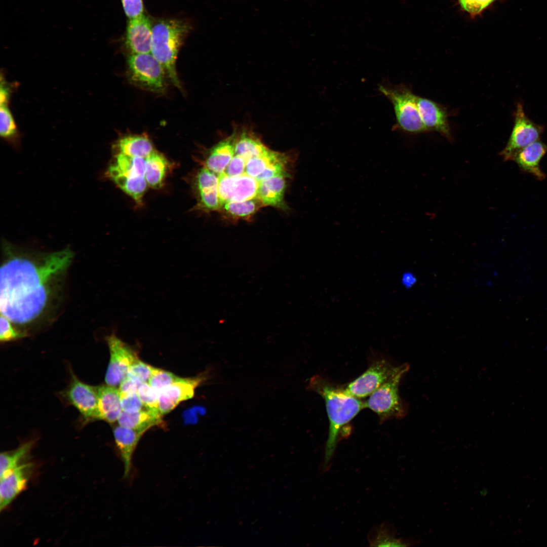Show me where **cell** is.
I'll return each mask as SVG.
<instances>
[{
  "mask_svg": "<svg viewBox=\"0 0 547 547\" xmlns=\"http://www.w3.org/2000/svg\"><path fill=\"white\" fill-rule=\"evenodd\" d=\"M2 247L1 314L15 327L28 329L45 320L60 301L73 252L68 247L50 253L31 252L6 241Z\"/></svg>",
  "mask_w": 547,
  "mask_h": 547,
  "instance_id": "6da1fadb",
  "label": "cell"
},
{
  "mask_svg": "<svg viewBox=\"0 0 547 547\" xmlns=\"http://www.w3.org/2000/svg\"><path fill=\"white\" fill-rule=\"evenodd\" d=\"M308 388L324 399L329 418V434L324 462L325 468L334 454L341 428L365 408V404L360 399L347 393L344 388L333 384L320 375L310 378Z\"/></svg>",
  "mask_w": 547,
  "mask_h": 547,
  "instance_id": "7a4b0ae2",
  "label": "cell"
},
{
  "mask_svg": "<svg viewBox=\"0 0 547 547\" xmlns=\"http://www.w3.org/2000/svg\"><path fill=\"white\" fill-rule=\"evenodd\" d=\"M191 28L188 22L178 19H162L152 27L150 53L177 87L180 85L176 70V59L179 50Z\"/></svg>",
  "mask_w": 547,
  "mask_h": 547,
  "instance_id": "3957f363",
  "label": "cell"
},
{
  "mask_svg": "<svg viewBox=\"0 0 547 547\" xmlns=\"http://www.w3.org/2000/svg\"><path fill=\"white\" fill-rule=\"evenodd\" d=\"M378 90L392 103L396 116L394 128L409 134L426 132L419 112L417 96L405 85L382 83Z\"/></svg>",
  "mask_w": 547,
  "mask_h": 547,
  "instance_id": "277c9868",
  "label": "cell"
},
{
  "mask_svg": "<svg viewBox=\"0 0 547 547\" xmlns=\"http://www.w3.org/2000/svg\"><path fill=\"white\" fill-rule=\"evenodd\" d=\"M408 364L396 366L388 379L369 396L365 402L368 408L376 413L381 421L405 416L407 408L401 398L399 386L401 378L408 371Z\"/></svg>",
  "mask_w": 547,
  "mask_h": 547,
  "instance_id": "5b68a950",
  "label": "cell"
},
{
  "mask_svg": "<svg viewBox=\"0 0 547 547\" xmlns=\"http://www.w3.org/2000/svg\"><path fill=\"white\" fill-rule=\"evenodd\" d=\"M127 62L130 78L135 84L154 92L164 89L165 70L151 53L130 54Z\"/></svg>",
  "mask_w": 547,
  "mask_h": 547,
  "instance_id": "8992f818",
  "label": "cell"
},
{
  "mask_svg": "<svg viewBox=\"0 0 547 547\" xmlns=\"http://www.w3.org/2000/svg\"><path fill=\"white\" fill-rule=\"evenodd\" d=\"M544 130L543 126L534 123L526 115L523 104L518 102L511 134L505 146L499 153L503 161H510L516 151L539 140Z\"/></svg>",
  "mask_w": 547,
  "mask_h": 547,
  "instance_id": "52a82bcc",
  "label": "cell"
},
{
  "mask_svg": "<svg viewBox=\"0 0 547 547\" xmlns=\"http://www.w3.org/2000/svg\"><path fill=\"white\" fill-rule=\"evenodd\" d=\"M110 353L105 380L107 385L116 386L127 377L131 365L139 358L130 345L112 333L106 338Z\"/></svg>",
  "mask_w": 547,
  "mask_h": 547,
  "instance_id": "ba28073f",
  "label": "cell"
},
{
  "mask_svg": "<svg viewBox=\"0 0 547 547\" xmlns=\"http://www.w3.org/2000/svg\"><path fill=\"white\" fill-rule=\"evenodd\" d=\"M69 385L62 396L80 413L85 422L99 419L97 386L84 383L71 373Z\"/></svg>",
  "mask_w": 547,
  "mask_h": 547,
  "instance_id": "9c48e42d",
  "label": "cell"
},
{
  "mask_svg": "<svg viewBox=\"0 0 547 547\" xmlns=\"http://www.w3.org/2000/svg\"><path fill=\"white\" fill-rule=\"evenodd\" d=\"M396 368L384 359L375 361L344 389L347 393L359 399L369 396L388 379Z\"/></svg>",
  "mask_w": 547,
  "mask_h": 547,
  "instance_id": "30bf717a",
  "label": "cell"
},
{
  "mask_svg": "<svg viewBox=\"0 0 547 547\" xmlns=\"http://www.w3.org/2000/svg\"><path fill=\"white\" fill-rule=\"evenodd\" d=\"M218 191L221 206L229 202H241L257 198L259 182L246 174L229 177L218 175Z\"/></svg>",
  "mask_w": 547,
  "mask_h": 547,
  "instance_id": "8fae6325",
  "label": "cell"
},
{
  "mask_svg": "<svg viewBox=\"0 0 547 547\" xmlns=\"http://www.w3.org/2000/svg\"><path fill=\"white\" fill-rule=\"evenodd\" d=\"M207 372L198 376L184 378L159 393V409L163 415L173 410L180 403L192 398L196 388L208 379Z\"/></svg>",
  "mask_w": 547,
  "mask_h": 547,
  "instance_id": "7c38bea8",
  "label": "cell"
},
{
  "mask_svg": "<svg viewBox=\"0 0 547 547\" xmlns=\"http://www.w3.org/2000/svg\"><path fill=\"white\" fill-rule=\"evenodd\" d=\"M417 102L420 118L426 132H437L451 141L452 137L448 120V113L446 109L435 101L418 95Z\"/></svg>",
  "mask_w": 547,
  "mask_h": 547,
  "instance_id": "4fadbf2b",
  "label": "cell"
},
{
  "mask_svg": "<svg viewBox=\"0 0 547 547\" xmlns=\"http://www.w3.org/2000/svg\"><path fill=\"white\" fill-rule=\"evenodd\" d=\"M129 19L125 40L127 49L131 54L150 53L152 27L151 21L144 14Z\"/></svg>",
  "mask_w": 547,
  "mask_h": 547,
  "instance_id": "5bb4252c",
  "label": "cell"
},
{
  "mask_svg": "<svg viewBox=\"0 0 547 547\" xmlns=\"http://www.w3.org/2000/svg\"><path fill=\"white\" fill-rule=\"evenodd\" d=\"M33 464L22 463L1 478L0 508L5 509L26 486Z\"/></svg>",
  "mask_w": 547,
  "mask_h": 547,
  "instance_id": "9a60e30c",
  "label": "cell"
},
{
  "mask_svg": "<svg viewBox=\"0 0 547 547\" xmlns=\"http://www.w3.org/2000/svg\"><path fill=\"white\" fill-rule=\"evenodd\" d=\"M546 152L547 145L539 140L516 151L510 161L515 162L522 172L543 180L546 174L541 169L540 163Z\"/></svg>",
  "mask_w": 547,
  "mask_h": 547,
  "instance_id": "2e32d148",
  "label": "cell"
},
{
  "mask_svg": "<svg viewBox=\"0 0 547 547\" xmlns=\"http://www.w3.org/2000/svg\"><path fill=\"white\" fill-rule=\"evenodd\" d=\"M144 433V432L119 424L113 429L115 443L124 463L125 477L129 475L133 454L139 440Z\"/></svg>",
  "mask_w": 547,
  "mask_h": 547,
  "instance_id": "e0dca14e",
  "label": "cell"
},
{
  "mask_svg": "<svg viewBox=\"0 0 547 547\" xmlns=\"http://www.w3.org/2000/svg\"><path fill=\"white\" fill-rule=\"evenodd\" d=\"M231 135L235 154L242 157L246 161L260 155L268 149L260 139L248 129L236 127Z\"/></svg>",
  "mask_w": 547,
  "mask_h": 547,
  "instance_id": "ac0fdd59",
  "label": "cell"
},
{
  "mask_svg": "<svg viewBox=\"0 0 547 547\" xmlns=\"http://www.w3.org/2000/svg\"><path fill=\"white\" fill-rule=\"evenodd\" d=\"M99 419L113 423L122 412L119 389L111 385L97 386Z\"/></svg>",
  "mask_w": 547,
  "mask_h": 547,
  "instance_id": "d6986e66",
  "label": "cell"
},
{
  "mask_svg": "<svg viewBox=\"0 0 547 547\" xmlns=\"http://www.w3.org/2000/svg\"><path fill=\"white\" fill-rule=\"evenodd\" d=\"M162 415L159 410L145 409L135 413L122 412L119 424L145 433L151 427L161 424Z\"/></svg>",
  "mask_w": 547,
  "mask_h": 547,
  "instance_id": "ffe728a7",
  "label": "cell"
},
{
  "mask_svg": "<svg viewBox=\"0 0 547 547\" xmlns=\"http://www.w3.org/2000/svg\"><path fill=\"white\" fill-rule=\"evenodd\" d=\"M234 155L233 140L230 135L212 148L206 161V167L219 175L224 172Z\"/></svg>",
  "mask_w": 547,
  "mask_h": 547,
  "instance_id": "44dd1931",
  "label": "cell"
},
{
  "mask_svg": "<svg viewBox=\"0 0 547 547\" xmlns=\"http://www.w3.org/2000/svg\"><path fill=\"white\" fill-rule=\"evenodd\" d=\"M108 174L116 185L140 204L145 193L147 182L145 177H134L120 172L114 164L109 166Z\"/></svg>",
  "mask_w": 547,
  "mask_h": 547,
  "instance_id": "7402d4cb",
  "label": "cell"
},
{
  "mask_svg": "<svg viewBox=\"0 0 547 547\" xmlns=\"http://www.w3.org/2000/svg\"><path fill=\"white\" fill-rule=\"evenodd\" d=\"M285 176H279L259 182L257 198L263 205L283 207L286 187Z\"/></svg>",
  "mask_w": 547,
  "mask_h": 547,
  "instance_id": "603a6c76",
  "label": "cell"
},
{
  "mask_svg": "<svg viewBox=\"0 0 547 547\" xmlns=\"http://www.w3.org/2000/svg\"><path fill=\"white\" fill-rule=\"evenodd\" d=\"M145 178L152 188H161L164 182L169 163L166 158L155 150L146 159Z\"/></svg>",
  "mask_w": 547,
  "mask_h": 547,
  "instance_id": "cb8c5ba5",
  "label": "cell"
},
{
  "mask_svg": "<svg viewBox=\"0 0 547 547\" xmlns=\"http://www.w3.org/2000/svg\"><path fill=\"white\" fill-rule=\"evenodd\" d=\"M119 153L146 159L154 150L149 139L139 135L128 136L121 138L118 143Z\"/></svg>",
  "mask_w": 547,
  "mask_h": 547,
  "instance_id": "d4e9b609",
  "label": "cell"
},
{
  "mask_svg": "<svg viewBox=\"0 0 547 547\" xmlns=\"http://www.w3.org/2000/svg\"><path fill=\"white\" fill-rule=\"evenodd\" d=\"M287 159L284 153L268 149L263 154L246 161L244 173L256 179L269 165Z\"/></svg>",
  "mask_w": 547,
  "mask_h": 547,
  "instance_id": "484cf974",
  "label": "cell"
},
{
  "mask_svg": "<svg viewBox=\"0 0 547 547\" xmlns=\"http://www.w3.org/2000/svg\"><path fill=\"white\" fill-rule=\"evenodd\" d=\"M34 442H26L16 449L1 453L0 478L12 471L19 465L30 451Z\"/></svg>",
  "mask_w": 547,
  "mask_h": 547,
  "instance_id": "4316f807",
  "label": "cell"
},
{
  "mask_svg": "<svg viewBox=\"0 0 547 547\" xmlns=\"http://www.w3.org/2000/svg\"><path fill=\"white\" fill-rule=\"evenodd\" d=\"M114 165L121 173L134 177H145L146 160L119 153Z\"/></svg>",
  "mask_w": 547,
  "mask_h": 547,
  "instance_id": "83f0119b",
  "label": "cell"
},
{
  "mask_svg": "<svg viewBox=\"0 0 547 547\" xmlns=\"http://www.w3.org/2000/svg\"><path fill=\"white\" fill-rule=\"evenodd\" d=\"M261 203V202L258 198H255L244 201L227 202L223 204L221 207L232 216L246 218L254 214Z\"/></svg>",
  "mask_w": 547,
  "mask_h": 547,
  "instance_id": "f1b7e54d",
  "label": "cell"
},
{
  "mask_svg": "<svg viewBox=\"0 0 547 547\" xmlns=\"http://www.w3.org/2000/svg\"><path fill=\"white\" fill-rule=\"evenodd\" d=\"M184 378L179 377L174 374L154 367L148 383L155 390L160 393L173 383L182 380Z\"/></svg>",
  "mask_w": 547,
  "mask_h": 547,
  "instance_id": "f546056e",
  "label": "cell"
},
{
  "mask_svg": "<svg viewBox=\"0 0 547 547\" xmlns=\"http://www.w3.org/2000/svg\"><path fill=\"white\" fill-rule=\"evenodd\" d=\"M218 175L206 167L202 168L197 178L199 194L207 193L218 189Z\"/></svg>",
  "mask_w": 547,
  "mask_h": 547,
  "instance_id": "4dcf8cb0",
  "label": "cell"
},
{
  "mask_svg": "<svg viewBox=\"0 0 547 547\" xmlns=\"http://www.w3.org/2000/svg\"><path fill=\"white\" fill-rule=\"evenodd\" d=\"M153 368L138 359L129 368L127 377L139 383L148 382Z\"/></svg>",
  "mask_w": 547,
  "mask_h": 547,
  "instance_id": "1f68e13d",
  "label": "cell"
},
{
  "mask_svg": "<svg viewBox=\"0 0 547 547\" xmlns=\"http://www.w3.org/2000/svg\"><path fill=\"white\" fill-rule=\"evenodd\" d=\"M16 126L7 104H1L0 133L2 137L10 139L16 134Z\"/></svg>",
  "mask_w": 547,
  "mask_h": 547,
  "instance_id": "d6a6232c",
  "label": "cell"
},
{
  "mask_svg": "<svg viewBox=\"0 0 547 547\" xmlns=\"http://www.w3.org/2000/svg\"><path fill=\"white\" fill-rule=\"evenodd\" d=\"M137 393L147 408L159 410V393L152 387L148 382L141 383Z\"/></svg>",
  "mask_w": 547,
  "mask_h": 547,
  "instance_id": "836d02e7",
  "label": "cell"
},
{
  "mask_svg": "<svg viewBox=\"0 0 547 547\" xmlns=\"http://www.w3.org/2000/svg\"><path fill=\"white\" fill-rule=\"evenodd\" d=\"M11 321L7 317L1 314L0 318V340L6 342L23 337L26 334L20 331Z\"/></svg>",
  "mask_w": 547,
  "mask_h": 547,
  "instance_id": "e575fe53",
  "label": "cell"
},
{
  "mask_svg": "<svg viewBox=\"0 0 547 547\" xmlns=\"http://www.w3.org/2000/svg\"><path fill=\"white\" fill-rule=\"evenodd\" d=\"M120 397L123 411L131 413L147 408L141 401L137 393Z\"/></svg>",
  "mask_w": 547,
  "mask_h": 547,
  "instance_id": "d590c367",
  "label": "cell"
},
{
  "mask_svg": "<svg viewBox=\"0 0 547 547\" xmlns=\"http://www.w3.org/2000/svg\"><path fill=\"white\" fill-rule=\"evenodd\" d=\"M371 543L374 546H403L405 544L400 539H397L389 534L385 527L380 528L377 530Z\"/></svg>",
  "mask_w": 547,
  "mask_h": 547,
  "instance_id": "8d00e7d4",
  "label": "cell"
},
{
  "mask_svg": "<svg viewBox=\"0 0 547 547\" xmlns=\"http://www.w3.org/2000/svg\"><path fill=\"white\" fill-rule=\"evenodd\" d=\"M495 0H458L461 7L471 16H476Z\"/></svg>",
  "mask_w": 547,
  "mask_h": 547,
  "instance_id": "74e56055",
  "label": "cell"
},
{
  "mask_svg": "<svg viewBox=\"0 0 547 547\" xmlns=\"http://www.w3.org/2000/svg\"><path fill=\"white\" fill-rule=\"evenodd\" d=\"M246 162L242 157L235 154L223 173L229 177L243 175L245 172Z\"/></svg>",
  "mask_w": 547,
  "mask_h": 547,
  "instance_id": "f35d334b",
  "label": "cell"
},
{
  "mask_svg": "<svg viewBox=\"0 0 547 547\" xmlns=\"http://www.w3.org/2000/svg\"><path fill=\"white\" fill-rule=\"evenodd\" d=\"M121 2L125 14L129 19L134 18L143 14L142 0H121Z\"/></svg>",
  "mask_w": 547,
  "mask_h": 547,
  "instance_id": "ab89813d",
  "label": "cell"
},
{
  "mask_svg": "<svg viewBox=\"0 0 547 547\" xmlns=\"http://www.w3.org/2000/svg\"><path fill=\"white\" fill-rule=\"evenodd\" d=\"M140 384L126 377L119 385L120 397L137 393Z\"/></svg>",
  "mask_w": 547,
  "mask_h": 547,
  "instance_id": "60d3db41",
  "label": "cell"
},
{
  "mask_svg": "<svg viewBox=\"0 0 547 547\" xmlns=\"http://www.w3.org/2000/svg\"><path fill=\"white\" fill-rule=\"evenodd\" d=\"M416 282L414 275L410 272L405 273L402 278V283L407 287L412 286Z\"/></svg>",
  "mask_w": 547,
  "mask_h": 547,
  "instance_id": "b9f144b4",
  "label": "cell"
}]
</instances>
